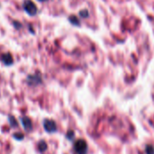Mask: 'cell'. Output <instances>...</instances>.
Wrapping results in <instances>:
<instances>
[{"instance_id":"obj_1","label":"cell","mask_w":154,"mask_h":154,"mask_svg":"<svg viewBox=\"0 0 154 154\" xmlns=\"http://www.w3.org/2000/svg\"><path fill=\"white\" fill-rule=\"evenodd\" d=\"M23 9L24 11L31 16H33L37 14V6L32 0H24L23 2Z\"/></svg>"},{"instance_id":"obj_2","label":"cell","mask_w":154,"mask_h":154,"mask_svg":"<svg viewBox=\"0 0 154 154\" xmlns=\"http://www.w3.org/2000/svg\"><path fill=\"white\" fill-rule=\"evenodd\" d=\"M74 149L78 154H86L88 152V145L84 140H78L74 144Z\"/></svg>"},{"instance_id":"obj_3","label":"cell","mask_w":154,"mask_h":154,"mask_svg":"<svg viewBox=\"0 0 154 154\" xmlns=\"http://www.w3.org/2000/svg\"><path fill=\"white\" fill-rule=\"evenodd\" d=\"M43 127L44 130L48 133H54L57 131V126L54 121L52 120H49V119H45L43 121Z\"/></svg>"},{"instance_id":"obj_4","label":"cell","mask_w":154,"mask_h":154,"mask_svg":"<svg viewBox=\"0 0 154 154\" xmlns=\"http://www.w3.org/2000/svg\"><path fill=\"white\" fill-rule=\"evenodd\" d=\"M27 82L30 86H34L42 83V78L40 74H34V75H30L27 78Z\"/></svg>"},{"instance_id":"obj_5","label":"cell","mask_w":154,"mask_h":154,"mask_svg":"<svg viewBox=\"0 0 154 154\" xmlns=\"http://www.w3.org/2000/svg\"><path fill=\"white\" fill-rule=\"evenodd\" d=\"M20 121H21V124H22L23 127L24 128V130H26L28 132L32 131V123L30 118L23 116V117H22L20 119Z\"/></svg>"},{"instance_id":"obj_6","label":"cell","mask_w":154,"mask_h":154,"mask_svg":"<svg viewBox=\"0 0 154 154\" xmlns=\"http://www.w3.org/2000/svg\"><path fill=\"white\" fill-rule=\"evenodd\" d=\"M1 60L2 62L5 65V66H11L14 62V60H13V57L10 53H4L2 56H1Z\"/></svg>"},{"instance_id":"obj_7","label":"cell","mask_w":154,"mask_h":154,"mask_svg":"<svg viewBox=\"0 0 154 154\" xmlns=\"http://www.w3.org/2000/svg\"><path fill=\"white\" fill-rule=\"evenodd\" d=\"M38 149H39V151H40L41 152H45L46 149H47V144H46V143H45L44 141H41V142L39 143V144H38Z\"/></svg>"},{"instance_id":"obj_8","label":"cell","mask_w":154,"mask_h":154,"mask_svg":"<svg viewBox=\"0 0 154 154\" xmlns=\"http://www.w3.org/2000/svg\"><path fill=\"white\" fill-rule=\"evenodd\" d=\"M69 21L72 24H74V25H79V19H78L75 15L69 16Z\"/></svg>"},{"instance_id":"obj_9","label":"cell","mask_w":154,"mask_h":154,"mask_svg":"<svg viewBox=\"0 0 154 154\" xmlns=\"http://www.w3.org/2000/svg\"><path fill=\"white\" fill-rule=\"evenodd\" d=\"M8 121H9V123H10V125H11L12 127H16L18 125V123L15 120V118L13 117V116H8Z\"/></svg>"},{"instance_id":"obj_10","label":"cell","mask_w":154,"mask_h":154,"mask_svg":"<svg viewBox=\"0 0 154 154\" xmlns=\"http://www.w3.org/2000/svg\"><path fill=\"white\" fill-rule=\"evenodd\" d=\"M146 152L147 154H154V148L152 145H148L146 148Z\"/></svg>"},{"instance_id":"obj_11","label":"cell","mask_w":154,"mask_h":154,"mask_svg":"<svg viewBox=\"0 0 154 154\" xmlns=\"http://www.w3.org/2000/svg\"><path fill=\"white\" fill-rule=\"evenodd\" d=\"M14 137L16 140L21 141V140L23 139V134H20V133H17V134H15L14 135Z\"/></svg>"},{"instance_id":"obj_12","label":"cell","mask_w":154,"mask_h":154,"mask_svg":"<svg viewBox=\"0 0 154 154\" xmlns=\"http://www.w3.org/2000/svg\"><path fill=\"white\" fill-rule=\"evenodd\" d=\"M79 14H80V16H82V17L85 18V17H88V12L87 10H82V11H80Z\"/></svg>"},{"instance_id":"obj_13","label":"cell","mask_w":154,"mask_h":154,"mask_svg":"<svg viewBox=\"0 0 154 154\" xmlns=\"http://www.w3.org/2000/svg\"><path fill=\"white\" fill-rule=\"evenodd\" d=\"M38 1H40V2H45V1H47V0H38Z\"/></svg>"}]
</instances>
